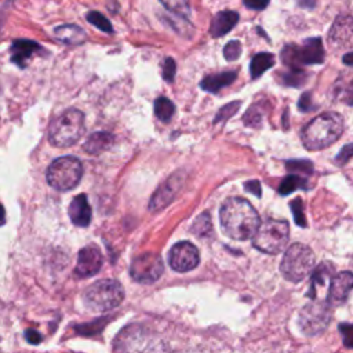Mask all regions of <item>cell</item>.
<instances>
[{
	"mask_svg": "<svg viewBox=\"0 0 353 353\" xmlns=\"http://www.w3.org/2000/svg\"><path fill=\"white\" fill-rule=\"evenodd\" d=\"M237 77V72L236 70H225V72H219V73H212L205 76L200 85L203 90L208 91V92H218L219 90L228 87L229 84H232Z\"/></svg>",
	"mask_w": 353,
	"mask_h": 353,
	"instance_id": "obj_20",
	"label": "cell"
},
{
	"mask_svg": "<svg viewBox=\"0 0 353 353\" xmlns=\"http://www.w3.org/2000/svg\"><path fill=\"white\" fill-rule=\"evenodd\" d=\"M69 216L76 226L85 228L91 222V207L85 194L76 196L69 204Z\"/></svg>",
	"mask_w": 353,
	"mask_h": 353,
	"instance_id": "obj_18",
	"label": "cell"
},
{
	"mask_svg": "<svg viewBox=\"0 0 353 353\" xmlns=\"http://www.w3.org/2000/svg\"><path fill=\"white\" fill-rule=\"evenodd\" d=\"M102 262H103V258H102L101 250L94 244L85 245L79 252L74 273L80 277L94 276L99 272Z\"/></svg>",
	"mask_w": 353,
	"mask_h": 353,
	"instance_id": "obj_15",
	"label": "cell"
},
{
	"mask_svg": "<svg viewBox=\"0 0 353 353\" xmlns=\"http://www.w3.org/2000/svg\"><path fill=\"white\" fill-rule=\"evenodd\" d=\"M175 70H176L175 61L171 57L165 58L164 63H163V79L168 83H172L174 77H175Z\"/></svg>",
	"mask_w": 353,
	"mask_h": 353,
	"instance_id": "obj_36",
	"label": "cell"
},
{
	"mask_svg": "<svg viewBox=\"0 0 353 353\" xmlns=\"http://www.w3.org/2000/svg\"><path fill=\"white\" fill-rule=\"evenodd\" d=\"M244 123L247 125H250V127L261 125V114H259V112L256 109H254V108L248 109L245 112V114H244Z\"/></svg>",
	"mask_w": 353,
	"mask_h": 353,
	"instance_id": "obj_39",
	"label": "cell"
},
{
	"mask_svg": "<svg viewBox=\"0 0 353 353\" xmlns=\"http://www.w3.org/2000/svg\"><path fill=\"white\" fill-rule=\"evenodd\" d=\"M342 61H343V63H345V65H347V66H352V68H353V51L346 52V54L342 57Z\"/></svg>",
	"mask_w": 353,
	"mask_h": 353,
	"instance_id": "obj_44",
	"label": "cell"
},
{
	"mask_svg": "<svg viewBox=\"0 0 353 353\" xmlns=\"http://www.w3.org/2000/svg\"><path fill=\"white\" fill-rule=\"evenodd\" d=\"M314 268V254L313 251L301 243L290 245L280 263V270L283 276L294 283L303 280Z\"/></svg>",
	"mask_w": 353,
	"mask_h": 353,
	"instance_id": "obj_6",
	"label": "cell"
},
{
	"mask_svg": "<svg viewBox=\"0 0 353 353\" xmlns=\"http://www.w3.org/2000/svg\"><path fill=\"white\" fill-rule=\"evenodd\" d=\"M288 236V222L269 218L261 223L258 232L252 237V244L262 252L279 254L287 245Z\"/></svg>",
	"mask_w": 353,
	"mask_h": 353,
	"instance_id": "obj_8",
	"label": "cell"
},
{
	"mask_svg": "<svg viewBox=\"0 0 353 353\" xmlns=\"http://www.w3.org/2000/svg\"><path fill=\"white\" fill-rule=\"evenodd\" d=\"M114 143V137L110 132H94L91 134L83 145L84 152L90 154H99L108 149H110Z\"/></svg>",
	"mask_w": 353,
	"mask_h": 353,
	"instance_id": "obj_21",
	"label": "cell"
},
{
	"mask_svg": "<svg viewBox=\"0 0 353 353\" xmlns=\"http://www.w3.org/2000/svg\"><path fill=\"white\" fill-rule=\"evenodd\" d=\"M332 317L331 305L328 301L314 299L306 303L298 316L299 328L305 335H319L328 327Z\"/></svg>",
	"mask_w": 353,
	"mask_h": 353,
	"instance_id": "obj_10",
	"label": "cell"
},
{
	"mask_svg": "<svg viewBox=\"0 0 353 353\" xmlns=\"http://www.w3.org/2000/svg\"><path fill=\"white\" fill-rule=\"evenodd\" d=\"M241 55V44L239 40L229 41L223 48V57L228 61H236Z\"/></svg>",
	"mask_w": 353,
	"mask_h": 353,
	"instance_id": "obj_34",
	"label": "cell"
},
{
	"mask_svg": "<svg viewBox=\"0 0 353 353\" xmlns=\"http://www.w3.org/2000/svg\"><path fill=\"white\" fill-rule=\"evenodd\" d=\"M83 175V164L74 156L55 159L47 168V182L51 188L66 192L77 186Z\"/></svg>",
	"mask_w": 353,
	"mask_h": 353,
	"instance_id": "obj_7",
	"label": "cell"
},
{
	"mask_svg": "<svg viewBox=\"0 0 353 353\" xmlns=\"http://www.w3.org/2000/svg\"><path fill=\"white\" fill-rule=\"evenodd\" d=\"M221 226L226 236L234 240H247L254 237L261 226L256 210L241 197L225 200L219 211Z\"/></svg>",
	"mask_w": 353,
	"mask_h": 353,
	"instance_id": "obj_1",
	"label": "cell"
},
{
	"mask_svg": "<svg viewBox=\"0 0 353 353\" xmlns=\"http://www.w3.org/2000/svg\"><path fill=\"white\" fill-rule=\"evenodd\" d=\"M339 328L343 335L345 345L349 347H353V324H342Z\"/></svg>",
	"mask_w": 353,
	"mask_h": 353,
	"instance_id": "obj_40",
	"label": "cell"
},
{
	"mask_svg": "<svg viewBox=\"0 0 353 353\" xmlns=\"http://www.w3.org/2000/svg\"><path fill=\"white\" fill-rule=\"evenodd\" d=\"M332 273V266H331V263H321V265H319L317 268H316V270H314V273H313V277H312V288H310V292H309V295L310 296H313V298H316V292H317V288L320 287V285H323L325 281H327V279H328V276Z\"/></svg>",
	"mask_w": 353,
	"mask_h": 353,
	"instance_id": "obj_28",
	"label": "cell"
},
{
	"mask_svg": "<svg viewBox=\"0 0 353 353\" xmlns=\"http://www.w3.org/2000/svg\"><path fill=\"white\" fill-rule=\"evenodd\" d=\"M274 65V57L269 52H259L254 55V58L250 62V73L252 79H256L262 76L268 69H270Z\"/></svg>",
	"mask_w": 353,
	"mask_h": 353,
	"instance_id": "obj_24",
	"label": "cell"
},
{
	"mask_svg": "<svg viewBox=\"0 0 353 353\" xmlns=\"http://www.w3.org/2000/svg\"><path fill=\"white\" fill-rule=\"evenodd\" d=\"M343 132V119L339 113L325 112L312 119L302 130V143L309 150L328 148L339 139Z\"/></svg>",
	"mask_w": 353,
	"mask_h": 353,
	"instance_id": "obj_2",
	"label": "cell"
},
{
	"mask_svg": "<svg viewBox=\"0 0 353 353\" xmlns=\"http://www.w3.org/2000/svg\"><path fill=\"white\" fill-rule=\"evenodd\" d=\"M55 37L65 44H81L85 41V32L76 25H61L54 30Z\"/></svg>",
	"mask_w": 353,
	"mask_h": 353,
	"instance_id": "obj_22",
	"label": "cell"
},
{
	"mask_svg": "<svg viewBox=\"0 0 353 353\" xmlns=\"http://www.w3.org/2000/svg\"><path fill=\"white\" fill-rule=\"evenodd\" d=\"M239 22V14L236 11L225 10L218 12L210 25V33L212 37H219L230 32Z\"/></svg>",
	"mask_w": 353,
	"mask_h": 353,
	"instance_id": "obj_19",
	"label": "cell"
},
{
	"mask_svg": "<svg viewBox=\"0 0 353 353\" xmlns=\"http://www.w3.org/2000/svg\"><path fill=\"white\" fill-rule=\"evenodd\" d=\"M298 109L301 112H310V110H314L316 109V105L313 103L312 101V95L310 92H305L301 95L299 101H298Z\"/></svg>",
	"mask_w": 353,
	"mask_h": 353,
	"instance_id": "obj_38",
	"label": "cell"
},
{
	"mask_svg": "<svg viewBox=\"0 0 353 353\" xmlns=\"http://www.w3.org/2000/svg\"><path fill=\"white\" fill-rule=\"evenodd\" d=\"M84 114L79 109H68L52 120L48 128V141L57 148L74 145L84 134Z\"/></svg>",
	"mask_w": 353,
	"mask_h": 353,
	"instance_id": "obj_3",
	"label": "cell"
},
{
	"mask_svg": "<svg viewBox=\"0 0 353 353\" xmlns=\"http://www.w3.org/2000/svg\"><path fill=\"white\" fill-rule=\"evenodd\" d=\"M283 83L290 87H302L307 80V73L302 69H291L281 74Z\"/></svg>",
	"mask_w": 353,
	"mask_h": 353,
	"instance_id": "obj_29",
	"label": "cell"
},
{
	"mask_svg": "<svg viewBox=\"0 0 353 353\" xmlns=\"http://www.w3.org/2000/svg\"><path fill=\"white\" fill-rule=\"evenodd\" d=\"M116 353H167V346L156 334L137 325L127 327L116 338Z\"/></svg>",
	"mask_w": 353,
	"mask_h": 353,
	"instance_id": "obj_4",
	"label": "cell"
},
{
	"mask_svg": "<svg viewBox=\"0 0 353 353\" xmlns=\"http://www.w3.org/2000/svg\"><path fill=\"white\" fill-rule=\"evenodd\" d=\"M87 21L90 23H92L94 26H97L98 29H101L102 32H106V33H112L113 29H112V23L108 21L106 17H103L101 12L98 11H90L87 15H85Z\"/></svg>",
	"mask_w": 353,
	"mask_h": 353,
	"instance_id": "obj_30",
	"label": "cell"
},
{
	"mask_svg": "<svg viewBox=\"0 0 353 353\" xmlns=\"http://www.w3.org/2000/svg\"><path fill=\"white\" fill-rule=\"evenodd\" d=\"M170 266L176 272H189L200 262L199 250L189 241L176 243L168 255Z\"/></svg>",
	"mask_w": 353,
	"mask_h": 353,
	"instance_id": "obj_12",
	"label": "cell"
},
{
	"mask_svg": "<svg viewBox=\"0 0 353 353\" xmlns=\"http://www.w3.org/2000/svg\"><path fill=\"white\" fill-rule=\"evenodd\" d=\"M331 97L336 102H342L352 106L353 105V79H349L345 81L342 80L335 81L331 90Z\"/></svg>",
	"mask_w": 353,
	"mask_h": 353,
	"instance_id": "obj_23",
	"label": "cell"
},
{
	"mask_svg": "<svg viewBox=\"0 0 353 353\" xmlns=\"http://www.w3.org/2000/svg\"><path fill=\"white\" fill-rule=\"evenodd\" d=\"M160 3L171 12L174 17L181 19H189L190 6L189 0H160Z\"/></svg>",
	"mask_w": 353,
	"mask_h": 353,
	"instance_id": "obj_25",
	"label": "cell"
},
{
	"mask_svg": "<svg viewBox=\"0 0 353 353\" xmlns=\"http://www.w3.org/2000/svg\"><path fill=\"white\" fill-rule=\"evenodd\" d=\"M183 181H185L183 172H174L172 175H170L153 193L149 203V210L160 211L161 208L167 207L178 194Z\"/></svg>",
	"mask_w": 353,
	"mask_h": 353,
	"instance_id": "obj_13",
	"label": "cell"
},
{
	"mask_svg": "<svg viewBox=\"0 0 353 353\" xmlns=\"http://www.w3.org/2000/svg\"><path fill=\"white\" fill-rule=\"evenodd\" d=\"M164 265L160 255L154 252H145L135 256L130 266V274L137 283L150 284L160 279Z\"/></svg>",
	"mask_w": 353,
	"mask_h": 353,
	"instance_id": "obj_11",
	"label": "cell"
},
{
	"mask_svg": "<svg viewBox=\"0 0 353 353\" xmlns=\"http://www.w3.org/2000/svg\"><path fill=\"white\" fill-rule=\"evenodd\" d=\"M281 59L284 65L291 69H301V65L323 63L324 47L320 37H310L303 41L302 46L288 44L281 51Z\"/></svg>",
	"mask_w": 353,
	"mask_h": 353,
	"instance_id": "obj_9",
	"label": "cell"
},
{
	"mask_svg": "<svg viewBox=\"0 0 353 353\" xmlns=\"http://www.w3.org/2000/svg\"><path fill=\"white\" fill-rule=\"evenodd\" d=\"M124 290L117 280L103 279L91 284L83 294L84 305L92 312H108L120 305Z\"/></svg>",
	"mask_w": 353,
	"mask_h": 353,
	"instance_id": "obj_5",
	"label": "cell"
},
{
	"mask_svg": "<svg viewBox=\"0 0 353 353\" xmlns=\"http://www.w3.org/2000/svg\"><path fill=\"white\" fill-rule=\"evenodd\" d=\"M328 44L334 50H349L353 47V18L339 15L328 32Z\"/></svg>",
	"mask_w": 353,
	"mask_h": 353,
	"instance_id": "obj_14",
	"label": "cell"
},
{
	"mask_svg": "<svg viewBox=\"0 0 353 353\" xmlns=\"http://www.w3.org/2000/svg\"><path fill=\"white\" fill-rule=\"evenodd\" d=\"M26 339L30 343H39L41 341V335L37 331H34V330H28L26 331Z\"/></svg>",
	"mask_w": 353,
	"mask_h": 353,
	"instance_id": "obj_43",
	"label": "cell"
},
{
	"mask_svg": "<svg viewBox=\"0 0 353 353\" xmlns=\"http://www.w3.org/2000/svg\"><path fill=\"white\" fill-rule=\"evenodd\" d=\"M244 189L247 190V192H250V193H254L255 196H261V183H259V181H248V182H245L244 183Z\"/></svg>",
	"mask_w": 353,
	"mask_h": 353,
	"instance_id": "obj_42",
	"label": "cell"
},
{
	"mask_svg": "<svg viewBox=\"0 0 353 353\" xmlns=\"http://www.w3.org/2000/svg\"><path fill=\"white\" fill-rule=\"evenodd\" d=\"M240 108V102L239 101H234V102H230V103H226L223 108H221L216 113V117L214 120V123H219V121H225L226 119H229L230 116H233Z\"/></svg>",
	"mask_w": 353,
	"mask_h": 353,
	"instance_id": "obj_33",
	"label": "cell"
},
{
	"mask_svg": "<svg viewBox=\"0 0 353 353\" xmlns=\"http://www.w3.org/2000/svg\"><path fill=\"white\" fill-rule=\"evenodd\" d=\"M40 50H41V47L36 41L26 40V39H18V40H14L10 47V58L19 68H26L32 55Z\"/></svg>",
	"mask_w": 353,
	"mask_h": 353,
	"instance_id": "obj_17",
	"label": "cell"
},
{
	"mask_svg": "<svg viewBox=\"0 0 353 353\" xmlns=\"http://www.w3.org/2000/svg\"><path fill=\"white\" fill-rule=\"evenodd\" d=\"M353 290V273L352 272H339L331 279L330 287H328V295L327 301L331 306L342 305L350 291Z\"/></svg>",
	"mask_w": 353,
	"mask_h": 353,
	"instance_id": "obj_16",
	"label": "cell"
},
{
	"mask_svg": "<svg viewBox=\"0 0 353 353\" xmlns=\"http://www.w3.org/2000/svg\"><path fill=\"white\" fill-rule=\"evenodd\" d=\"M287 170L290 171H299V172H305V174H312L313 171V164L309 160L305 159H299V160H288L285 163Z\"/></svg>",
	"mask_w": 353,
	"mask_h": 353,
	"instance_id": "obj_32",
	"label": "cell"
},
{
	"mask_svg": "<svg viewBox=\"0 0 353 353\" xmlns=\"http://www.w3.org/2000/svg\"><path fill=\"white\" fill-rule=\"evenodd\" d=\"M296 189H307V185H306V179L299 176V175H295V174H290L287 175L280 186H279V193L285 196V194H290L292 193L294 190Z\"/></svg>",
	"mask_w": 353,
	"mask_h": 353,
	"instance_id": "obj_27",
	"label": "cell"
},
{
	"mask_svg": "<svg viewBox=\"0 0 353 353\" xmlns=\"http://www.w3.org/2000/svg\"><path fill=\"white\" fill-rule=\"evenodd\" d=\"M291 210L295 218V222L299 226H306V219L303 215V205H302V200L301 199H295L291 201Z\"/></svg>",
	"mask_w": 353,
	"mask_h": 353,
	"instance_id": "obj_35",
	"label": "cell"
},
{
	"mask_svg": "<svg viewBox=\"0 0 353 353\" xmlns=\"http://www.w3.org/2000/svg\"><path fill=\"white\" fill-rule=\"evenodd\" d=\"M174 113H175V106L168 98L159 97L154 101V114L159 120H161L164 123L170 121L172 119Z\"/></svg>",
	"mask_w": 353,
	"mask_h": 353,
	"instance_id": "obj_26",
	"label": "cell"
},
{
	"mask_svg": "<svg viewBox=\"0 0 353 353\" xmlns=\"http://www.w3.org/2000/svg\"><path fill=\"white\" fill-rule=\"evenodd\" d=\"M189 353H196V352H189Z\"/></svg>",
	"mask_w": 353,
	"mask_h": 353,
	"instance_id": "obj_45",
	"label": "cell"
},
{
	"mask_svg": "<svg viewBox=\"0 0 353 353\" xmlns=\"http://www.w3.org/2000/svg\"><path fill=\"white\" fill-rule=\"evenodd\" d=\"M352 157H353V143L345 145L339 150V153L335 156V164L336 165H345Z\"/></svg>",
	"mask_w": 353,
	"mask_h": 353,
	"instance_id": "obj_37",
	"label": "cell"
},
{
	"mask_svg": "<svg viewBox=\"0 0 353 353\" xmlns=\"http://www.w3.org/2000/svg\"><path fill=\"white\" fill-rule=\"evenodd\" d=\"M245 7L251 8V10H263L270 0H243Z\"/></svg>",
	"mask_w": 353,
	"mask_h": 353,
	"instance_id": "obj_41",
	"label": "cell"
},
{
	"mask_svg": "<svg viewBox=\"0 0 353 353\" xmlns=\"http://www.w3.org/2000/svg\"><path fill=\"white\" fill-rule=\"evenodd\" d=\"M211 230V218L208 216L207 212L201 214L193 223L192 232L197 236H204Z\"/></svg>",
	"mask_w": 353,
	"mask_h": 353,
	"instance_id": "obj_31",
	"label": "cell"
}]
</instances>
